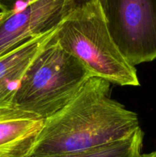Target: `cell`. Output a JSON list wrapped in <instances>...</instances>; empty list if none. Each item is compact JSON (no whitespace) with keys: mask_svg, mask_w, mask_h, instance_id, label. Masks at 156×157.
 <instances>
[{"mask_svg":"<svg viewBox=\"0 0 156 157\" xmlns=\"http://www.w3.org/2000/svg\"><path fill=\"white\" fill-rule=\"evenodd\" d=\"M154 152H155V153H156V150H155V151H154Z\"/></svg>","mask_w":156,"mask_h":157,"instance_id":"4fadbf2b","label":"cell"},{"mask_svg":"<svg viewBox=\"0 0 156 157\" xmlns=\"http://www.w3.org/2000/svg\"><path fill=\"white\" fill-rule=\"evenodd\" d=\"M28 0H0V11L12 12L17 8L19 2H26Z\"/></svg>","mask_w":156,"mask_h":157,"instance_id":"9c48e42d","label":"cell"},{"mask_svg":"<svg viewBox=\"0 0 156 157\" xmlns=\"http://www.w3.org/2000/svg\"><path fill=\"white\" fill-rule=\"evenodd\" d=\"M139 157H156L155 152H152L150 153H145V154H141Z\"/></svg>","mask_w":156,"mask_h":157,"instance_id":"7c38bea8","label":"cell"},{"mask_svg":"<svg viewBox=\"0 0 156 157\" xmlns=\"http://www.w3.org/2000/svg\"><path fill=\"white\" fill-rule=\"evenodd\" d=\"M54 38L92 76L119 86L140 85L136 67L124 58L109 32L99 0L71 11Z\"/></svg>","mask_w":156,"mask_h":157,"instance_id":"7a4b0ae2","label":"cell"},{"mask_svg":"<svg viewBox=\"0 0 156 157\" xmlns=\"http://www.w3.org/2000/svg\"><path fill=\"white\" fill-rule=\"evenodd\" d=\"M143 137V131L139 128L132 136L122 140L84 151L47 157H139Z\"/></svg>","mask_w":156,"mask_h":157,"instance_id":"ba28073f","label":"cell"},{"mask_svg":"<svg viewBox=\"0 0 156 157\" xmlns=\"http://www.w3.org/2000/svg\"><path fill=\"white\" fill-rule=\"evenodd\" d=\"M72 11L67 0H28L0 22V56L53 32Z\"/></svg>","mask_w":156,"mask_h":157,"instance_id":"5b68a950","label":"cell"},{"mask_svg":"<svg viewBox=\"0 0 156 157\" xmlns=\"http://www.w3.org/2000/svg\"><path fill=\"white\" fill-rule=\"evenodd\" d=\"M109 32L132 65L156 59V0H99Z\"/></svg>","mask_w":156,"mask_h":157,"instance_id":"277c9868","label":"cell"},{"mask_svg":"<svg viewBox=\"0 0 156 157\" xmlns=\"http://www.w3.org/2000/svg\"><path fill=\"white\" fill-rule=\"evenodd\" d=\"M44 119L12 108L0 110V157H27L44 125Z\"/></svg>","mask_w":156,"mask_h":157,"instance_id":"8992f818","label":"cell"},{"mask_svg":"<svg viewBox=\"0 0 156 157\" xmlns=\"http://www.w3.org/2000/svg\"><path fill=\"white\" fill-rule=\"evenodd\" d=\"M67 1L73 11V9H77V8L85 6V5L93 2L97 1V0H67Z\"/></svg>","mask_w":156,"mask_h":157,"instance_id":"30bf717a","label":"cell"},{"mask_svg":"<svg viewBox=\"0 0 156 157\" xmlns=\"http://www.w3.org/2000/svg\"><path fill=\"white\" fill-rule=\"evenodd\" d=\"M12 12H2V11H0V22L3 21Z\"/></svg>","mask_w":156,"mask_h":157,"instance_id":"8fae6325","label":"cell"},{"mask_svg":"<svg viewBox=\"0 0 156 157\" xmlns=\"http://www.w3.org/2000/svg\"><path fill=\"white\" fill-rule=\"evenodd\" d=\"M110 84L90 77L65 107L44 119L28 156L84 151L126 139L141 128L138 115L111 98Z\"/></svg>","mask_w":156,"mask_h":157,"instance_id":"6da1fadb","label":"cell"},{"mask_svg":"<svg viewBox=\"0 0 156 157\" xmlns=\"http://www.w3.org/2000/svg\"><path fill=\"white\" fill-rule=\"evenodd\" d=\"M57 29L50 33L28 40L0 56V110L13 107L14 98L23 75L53 38Z\"/></svg>","mask_w":156,"mask_h":157,"instance_id":"52a82bcc","label":"cell"},{"mask_svg":"<svg viewBox=\"0 0 156 157\" xmlns=\"http://www.w3.org/2000/svg\"><path fill=\"white\" fill-rule=\"evenodd\" d=\"M54 36L28 67L13 101V107L44 120L65 107L93 77Z\"/></svg>","mask_w":156,"mask_h":157,"instance_id":"3957f363","label":"cell"}]
</instances>
